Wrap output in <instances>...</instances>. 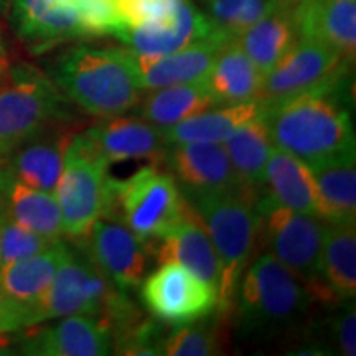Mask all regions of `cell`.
I'll return each instance as SVG.
<instances>
[{"instance_id":"1","label":"cell","mask_w":356,"mask_h":356,"mask_svg":"<svg viewBox=\"0 0 356 356\" xmlns=\"http://www.w3.org/2000/svg\"><path fill=\"white\" fill-rule=\"evenodd\" d=\"M262 115L274 147L309 167L355 152V131L343 101V84L266 104Z\"/></svg>"},{"instance_id":"2","label":"cell","mask_w":356,"mask_h":356,"mask_svg":"<svg viewBox=\"0 0 356 356\" xmlns=\"http://www.w3.org/2000/svg\"><path fill=\"white\" fill-rule=\"evenodd\" d=\"M48 76L88 114L122 115L140 102L139 83L126 48L76 44L53 61Z\"/></svg>"},{"instance_id":"3","label":"cell","mask_w":356,"mask_h":356,"mask_svg":"<svg viewBox=\"0 0 356 356\" xmlns=\"http://www.w3.org/2000/svg\"><path fill=\"white\" fill-rule=\"evenodd\" d=\"M257 191L241 186L188 202L210 236L221 262L222 274L216 307L220 314H226L234 305L239 282L259 241L262 215Z\"/></svg>"},{"instance_id":"4","label":"cell","mask_w":356,"mask_h":356,"mask_svg":"<svg viewBox=\"0 0 356 356\" xmlns=\"http://www.w3.org/2000/svg\"><path fill=\"white\" fill-rule=\"evenodd\" d=\"M68 315H89L109 328L113 337L142 318L126 292L89 259L86 252L68 249L58 266L37 325Z\"/></svg>"},{"instance_id":"5","label":"cell","mask_w":356,"mask_h":356,"mask_svg":"<svg viewBox=\"0 0 356 356\" xmlns=\"http://www.w3.org/2000/svg\"><path fill=\"white\" fill-rule=\"evenodd\" d=\"M238 325L244 335H273L305 314L310 293L282 262L267 252L248 266L239 282Z\"/></svg>"},{"instance_id":"6","label":"cell","mask_w":356,"mask_h":356,"mask_svg":"<svg viewBox=\"0 0 356 356\" xmlns=\"http://www.w3.org/2000/svg\"><path fill=\"white\" fill-rule=\"evenodd\" d=\"M70 118L68 97L48 74L30 65L3 71L0 76V157Z\"/></svg>"},{"instance_id":"7","label":"cell","mask_w":356,"mask_h":356,"mask_svg":"<svg viewBox=\"0 0 356 356\" xmlns=\"http://www.w3.org/2000/svg\"><path fill=\"white\" fill-rule=\"evenodd\" d=\"M108 168L109 163L97 152L88 132L71 137L55 190L66 238L83 239L104 216L113 186Z\"/></svg>"},{"instance_id":"8","label":"cell","mask_w":356,"mask_h":356,"mask_svg":"<svg viewBox=\"0 0 356 356\" xmlns=\"http://www.w3.org/2000/svg\"><path fill=\"white\" fill-rule=\"evenodd\" d=\"M186 203L172 173L144 167L126 180H114L104 216L122 222L142 241H152L186 215Z\"/></svg>"},{"instance_id":"9","label":"cell","mask_w":356,"mask_h":356,"mask_svg":"<svg viewBox=\"0 0 356 356\" xmlns=\"http://www.w3.org/2000/svg\"><path fill=\"white\" fill-rule=\"evenodd\" d=\"M259 210L261 236L270 249V254L304 284L310 297L325 302L320 284V261L328 222L309 213L270 207L261 202Z\"/></svg>"},{"instance_id":"10","label":"cell","mask_w":356,"mask_h":356,"mask_svg":"<svg viewBox=\"0 0 356 356\" xmlns=\"http://www.w3.org/2000/svg\"><path fill=\"white\" fill-rule=\"evenodd\" d=\"M353 61L327 44L299 38L262 83L264 104L312 91H327L345 84Z\"/></svg>"},{"instance_id":"11","label":"cell","mask_w":356,"mask_h":356,"mask_svg":"<svg viewBox=\"0 0 356 356\" xmlns=\"http://www.w3.org/2000/svg\"><path fill=\"white\" fill-rule=\"evenodd\" d=\"M140 286L142 300L150 314L170 327L200 322L218 307L215 289L177 262L160 264Z\"/></svg>"},{"instance_id":"12","label":"cell","mask_w":356,"mask_h":356,"mask_svg":"<svg viewBox=\"0 0 356 356\" xmlns=\"http://www.w3.org/2000/svg\"><path fill=\"white\" fill-rule=\"evenodd\" d=\"M83 239H86L84 252L89 259L122 292L140 286L152 254L149 243L137 238L122 222L106 218H99Z\"/></svg>"},{"instance_id":"13","label":"cell","mask_w":356,"mask_h":356,"mask_svg":"<svg viewBox=\"0 0 356 356\" xmlns=\"http://www.w3.org/2000/svg\"><path fill=\"white\" fill-rule=\"evenodd\" d=\"M163 162L188 202L204 195L225 193L244 186L236 177L221 142L170 145Z\"/></svg>"},{"instance_id":"14","label":"cell","mask_w":356,"mask_h":356,"mask_svg":"<svg viewBox=\"0 0 356 356\" xmlns=\"http://www.w3.org/2000/svg\"><path fill=\"white\" fill-rule=\"evenodd\" d=\"M220 32L190 0H178L175 8L152 24L129 26L114 35L126 50L139 56H163ZM222 35V33H221Z\"/></svg>"},{"instance_id":"15","label":"cell","mask_w":356,"mask_h":356,"mask_svg":"<svg viewBox=\"0 0 356 356\" xmlns=\"http://www.w3.org/2000/svg\"><path fill=\"white\" fill-rule=\"evenodd\" d=\"M19 350L37 356H104L114 351L113 333L95 317L68 315L55 325L25 332Z\"/></svg>"},{"instance_id":"16","label":"cell","mask_w":356,"mask_h":356,"mask_svg":"<svg viewBox=\"0 0 356 356\" xmlns=\"http://www.w3.org/2000/svg\"><path fill=\"white\" fill-rule=\"evenodd\" d=\"M8 3L13 29L35 53L86 37L74 0H8Z\"/></svg>"},{"instance_id":"17","label":"cell","mask_w":356,"mask_h":356,"mask_svg":"<svg viewBox=\"0 0 356 356\" xmlns=\"http://www.w3.org/2000/svg\"><path fill=\"white\" fill-rule=\"evenodd\" d=\"M147 243H150V252H154L159 264L177 262L210 284L216 293L220 291L222 274L220 257L193 208L167 233Z\"/></svg>"},{"instance_id":"18","label":"cell","mask_w":356,"mask_h":356,"mask_svg":"<svg viewBox=\"0 0 356 356\" xmlns=\"http://www.w3.org/2000/svg\"><path fill=\"white\" fill-rule=\"evenodd\" d=\"M228 40L231 38L218 33L163 56H139L129 50L127 53L131 56L139 88L152 91L207 79L218 51Z\"/></svg>"},{"instance_id":"19","label":"cell","mask_w":356,"mask_h":356,"mask_svg":"<svg viewBox=\"0 0 356 356\" xmlns=\"http://www.w3.org/2000/svg\"><path fill=\"white\" fill-rule=\"evenodd\" d=\"M68 249L60 241L38 254L0 266V291L25 315L29 328L37 327L40 307Z\"/></svg>"},{"instance_id":"20","label":"cell","mask_w":356,"mask_h":356,"mask_svg":"<svg viewBox=\"0 0 356 356\" xmlns=\"http://www.w3.org/2000/svg\"><path fill=\"white\" fill-rule=\"evenodd\" d=\"M86 132L109 165L132 159H147L157 165L165 160L170 149L163 129L155 127L145 119L113 115Z\"/></svg>"},{"instance_id":"21","label":"cell","mask_w":356,"mask_h":356,"mask_svg":"<svg viewBox=\"0 0 356 356\" xmlns=\"http://www.w3.org/2000/svg\"><path fill=\"white\" fill-rule=\"evenodd\" d=\"M71 137L73 134L60 124L22 142L2 157L8 175L37 190L55 193Z\"/></svg>"},{"instance_id":"22","label":"cell","mask_w":356,"mask_h":356,"mask_svg":"<svg viewBox=\"0 0 356 356\" xmlns=\"http://www.w3.org/2000/svg\"><path fill=\"white\" fill-rule=\"evenodd\" d=\"M299 38L314 40L355 60L356 0H293Z\"/></svg>"},{"instance_id":"23","label":"cell","mask_w":356,"mask_h":356,"mask_svg":"<svg viewBox=\"0 0 356 356\" xmlns=\"http://www.w3.org/2000/svg\"><path fill=\"white\" fill-rule=\"evenodd\" d=\"M267 191L261 203L318 216V195L309 165L274 147L264 170L262 185Z\"/></svg>"},{"instance_id":"24","label":"cell","mask_w":356,"mask_h":356,"mask_svg":"<svg viewBox=\"0 0 356 356\" xmlns=\"http://www.w3.org/2000/svg\"><path fill=\"white\" fill-rule=\"evenodd\" d=\"M299 40L293 0H280L236 38L262 74L270 73Z\"/></svg>"},{"instance_id":"25","label":"cell","mask_w":356,"mask_h":356,"mask_svg":"<svg viewBox=\"0 0 356 356\" xmlns=\"http://www.w3.org/2000/svg\"><path fill=\"white\" fill-rule=\"evenodd\" d=\"M218 108L243 102L261 101L264 74L256 68L236 38H231L218 51L210 73L204 79Z\"/></svg>"},{"instance_id":"26","label":"cell","mask_w":356,"mask_h":356,"mask_svg":"<svg viewBox=\"0 0 356 356\" xmlns=\"http://www.w3.org/2000/svg\"><path fill=\"white\" fill-rule=\"evenodd\" d=\"M317 185L318 218L328 225L356 222L355 152L309 167Z\"/></svg>"},{"instance_id":"27","label":"cell","mask_w":356,"mask_h":356,"mask_svg":"<svg viewBox=\"0 0 356 356\" xmlns=\"http://www.w3.org/2000/svg\"><path fill=\"white\" fill-rule=\"evenodd\" d=\"M325 302L343 304L356 296L355 225H328L320 261Z\"/></svg>"},{"instance_id":"28","label":"cell","mask_w":356,"mask_h":356,"mask_svg":"<svg viewBox=\"0 0 356 356\" xmlns=\"http://www.w3.org/2000/svg\"><path fill=\"white\" fill-rule=\"evenodd\" d=\"M3 213L24 228L33 231L53 243L63 236L61 211L55 193L37 190L8 175L2 191Z\"/></svg>"},{"instance_id":"29","label":"cell","mask_w":356,"mask_h":356,"mask_svg":"<svg viewBox=\"0 0 356 356\" xmlns=\"http://www.w3.org/2000/svg\"><path fill=\"white\" fill-rule=\"evenodd\" d=\"M262 101L243 102L236 106H222L215 111L195 114L175 126L163 129L168 145L186 142H225L241 124L251 121L264 113Z\"/></svg>"},{"instance_id":"30","label":"cell","mask_w":356,"mask_h":356,"mask_svg":"<svg viewBox=\"0 0 356 356\" xmlns=\"http://www.w3.org/2000/svg\"><path fill=\"white\" fill-rule=\"evenodd\" d=\"M218 108L204 79L152 89L145 97L140 118L159 129H168L191 115Z\"/></svg>"},{"instance_id":"31","label":"cell","mask_w":356,"mask_h":356,"mask_svg":"<svg viewBox=\"0 0 356 356\" xmlns=\"http://www.w3.org/2000/svg\"><path fill=\"white\" fill-rule=\"evenodd\" d=\"M262 114L241 124L222 142L236 177L244 186L256 190L262 185L267 160L274 149L269 127Z\"/></svg>"},{"instance_id":"32","label":"cell","mask_w":356,"mask_h":356,"mask_svg":"<svg viewBox=\"0 0 356 356\" xmlns=\"http://www.w3.org/2000/svg\"><path fill=\"white\" fill-rule=\"evenodd\" d=\"M203 13L210 19L218 32L228 38H238L248 26H251L277 6L280 0H200Z\"/></svg>"},{"instance_id":"33","label":"cell","mask_w":356,"mask_h":356,"mask_svg":"<svg viewBox=\"0 0 356 356\" xmlns=\"http://www.w3.org/2000/svg\"><path fill=\"white\" fill-rule=\"evenodd\" d=\"M225 337L218 323H186L163 337L160 355L167 356H211L221 355Z\"/></svg>"},{"instance_id":"34","label":"cell","mask_w":356,"mask_h":356,"mask_svg":"<svg viewBox=\"0 0 356 356\" xmlns=\"http://www.w3.org/2000/svg\"><path fill=\"white\" fill-rule=\"evenodd\" d=\"M55 244L10 220L3 211L0 213V266L35 256Z\"/></svg>"},{"instance_id":"35","label":"cell","mask_w":356,"mask_h":356,"mask_svg":"<svg viewBox=\"0 0 356 356\" xmlns=\"http://www.w3.org/2000/svg\"><path fill=\"white\" fill-rule=\"evenodd\" d=\"M86 37L115 35L121 19L113 0H74Z\"/></svg>"},{"instance_id":"36","label":"cell","mask_w":356,"mask_h":356,"mask_svg":"<svg viewBox=\"0 0 356 356\" xmlns=\"http://www.w3.org/2000/svg\"><path fill=\"white\" fill-rule=\"evenodd\" d=\"M355 300L343 302V307L328 320V335L338 355H356V312Z\"/></svg>"},{"instance_id":"37","label":"cell","mask_w":356,"mask_h":356,"mask_svg":"<svg viewBox=\"0 0 356 356\" xmlns=\"http://www.w3.org/2000/svg\"><path fill=\"white\" fill-rule=\"evenodd\" d=\"M25 328H29L26 317L0 291V333H17Z\"/></svg>"},{"instance_id":"38","label":"cell","mask_w":356,"mask_h":356,"mask_svg":"<svg viewBox=\"0 0 356 356\" xmlns=\"http://www.w3.org/2000/svg\"><path fill=\"white\" fill-rule=\"evenodd\" d=\"M12 335L13 333H0V355L10 353L8 350L12 348Z\"/></svg>"},{"instance_id":"39","label":"cell","mask_w":356,"mask_h":356,"mask_svg":"<svg viewBox=\"0 0 356 356\" xmlns=\"http://www.w3.org/2000/svg\"><path fill=\"white\" fill-rule=\"evenodd\" d=\"M6 178H7V168H6V163H3V159L0 157V213L3 211L2 191H3V184H6Z\"/></svg>"},{"instance_id":"40","label":"cell","mask_w":356,"mask_h":356,"mask_svg":"<svg viewBox=\"0 0 356 356\" xmlns=\"http://www.w3.org/2000/svg\"><path fill=\"white\" fill-rule=\"evenodd\" d=\"M6 70H7V65H6V58H3V44H2V40H0V76H2Z\"/></svg>"},{"instance_id":"41","label":"cell","mask_w":356,"mask_h":356,"mask_svg":"<svg viewBox=\"0 0 356 356\" xmlns=\"http://www.w3.org/2000/svg\"><path fill=\"white\" fill-rule=\"evenodd\" d=\"M6 3H8V0H0V8H2Z\"/></svg>"}]
</instances>
